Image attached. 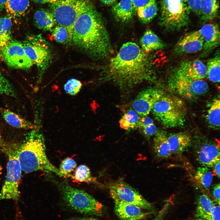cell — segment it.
Here are the masks:
<instances>
[{"label": "cell", "mask_w": 220, "mask_h": 220, "mask_svg": "<svg viewBox=\"0 0 220 220\" xmlns=\"http://www.w3.org/2000/svg\"><path fill=\"white\" fill-rule=\"evenodd\" d=\"M158 10L156 0H152L146 5L139 8L136 12L140 20L146 24L149 23L155 17Z\"/></svg>", "instance_id": "4dcf8cb0"}, {"label": "cell", "mask_w": 220, "mask_h": 220, "mask_svg": "<svg viewBox=\"0 0 220 220\" xmlns=\"http://www.w3.org/2000/svg\"><path fill=\"white\" fill-rule=\"evenodd\" d=\"M142 50L147 53L165 47V44L160 38L150 29H147L140 40Z\"/></svg>", "instance_id": "cb8c5ba5"}, {"label": "cell", "mask_w": 220, "mask_h": 220, "mask_svg": "<svg viewBox=\"0 0 220 220\" xmlns=\"http://www.w3.org/2000/svg\"><path fill=\"white\" fill-rule=\"evenodd\" d=\"M72 177L74 181L78 183H90L95 180V178L91 175L89 168L85 165H80L76 168Z\"/></svg>", "instance_id": "836d02e7"}, {"label": "cell", "mask_w": 220, "mask_h": 220, "mask_svg": "<svg viewBox=\"0 0 220 220\" xmlns=\"http://www.w3.org/2000/svg\"><path fill=\"white\" fill-rule=\"evenodd\" d=\"M72 42L95 58H103L110 53L111 46L108 31L102 17L94 7L77 19L73 27Z\"/></svg>", "instance_id": "7a4b0ae2"}, {"label": "cell", "mask_w": 220, "mask_h": 220, "mask_svg": "<svg viewBox=\"0 0 220 220\" xmlns=\"http://www.w3.org/2000/svg\"><path fill=\"white\" fill-rule=\"evenodd\" d=\"M70 220H99L98 219L93 218H76L71 219Z\"/></svg>", "instance_id": "f907efd6"}, {"label": "cell", "mask_w": 220, "mask_h": 220, "mask_svg": "<svg viewBox=\"0 0 220 220\" xmlns=\"http://www.w3.org/2000/svg\"><path fill=\"white\" fill-rule=\"evenodd\" d=\"M190 11L185 0H161L160 24L168 31H179L189 24Z\"/></svg>", "instance_id": "8992f818"}, {"label": "cell", "mask_w": 220, "mask_h": 220, "mask_svg": "<svg viewBox=\"0 0 220 220\" xmlns=\"http://www.w3.org/2000/svg\"><path fill=\"white\" fill-rule=\"evenodd\" d=\"M34 20L37 28L45 31H51L57 24L53 13L44 9H41L35 12Z\"/></svg>", "instance_id": "7402d4cb"}, {"label": "cell", "mask_w": 220, "mask_h": 220, "mask_svg": "<svg viewBox=\"0 0 220 220\" xmlns=\"http://www.w3.org/2000/svg\"><path fill=\"white\" fill-rule=\"evenodd\" d=\"M109 189L113 199H118L149 211H154L152 204L145 199L135 189L123 181L119 180L112 182L109 185Z\"/></svg>", "instance_id": "30bf717a"}, {"label": "cell", "mask_w": 220, "mask_h": 220, "mask_svg": "<svg viewBox=\"0 0 220 220\" xmlns=\"http://www.w3.org/2000/svg\"><path fill=\"white\" fill-rule=\"evenodd\" d=\"M34 2L40 4L49 3L50 4H53L58 1V0H32Z\"/></svg>", "instance_id": "bcb514c9"}, {"label": "cell", "mask_w": 220, "mask_h": 220, "mask_svg": "<svg viewBox=\"0 0 220 220\" xmlns=\"http://www.w3.org/2000/svg\"><path fill=\"white\" fill-rule=\"evenodd\" d=\"M112 11L117 20L123 22L130 20L135 11L132 0H121L113 5Z\"/></svg>", "instance_id": "ffe728a7"}, {"label": "cell", "mask_w": 220, "mask_h": 220, "mask_svg": "<svg viewBox=\"0 0 220 220\" xmlns=\"http://www.w3.org/2000/svg\"><path fill=\"white\" fill-rule=\"evenodd\" d=\"M6 63L15 68H29L33 64L27 55L23 43L12 40L0 53Z\"/></svg>", "instance_id": "4fadbf2b"}, {"label": "cell", "mask_w": 220, "mask_h": 220, "mask_svg": "<svg viewBox=\"0 0 220 220\" xmlns=\"http://www.w3.org/2000/svg\"><path fill=\"white\" fill-rule=\"evenodd\" d=\"M190 220H220V205L217 204L215 205L210 215L202 218L192 217Z\"/></svg>", "instance_id": "f35d334b"}, {"label": "cell", "mask_w": 220, "mask_h": 220, "mask_svg": "<svg viewBox=\"0 0 220 220\" xmlns=\"http://www.w3.org/2000/svg\"><path fill=\"white\" fill-rule=\"evenodd\" d=\"M220 160L216 162L212 168H213L215 174L219 178H220Z\"/></svg>", "instance_id": "7dc6e473"}, {"label": "cell", "mask_w": 220, "mask_h": 220, "mask_svg": "<svg viewBox=\"0 0 220 220\" xmlns=\"http://www.w3.org/2000/svg\"><path fill=\"white\" fill-rule=\"evenodd\" d=\"M169 85L179 94L188 98L204 94L209 88L207 82L203 79H193L173 73L170 77Z\"/></svg>", "instance_id": "8fae6325"}, {"label": "cell", "mask_w": 220, "mask_h": 220, "mask_svg": "<svg viewBox=\"0 0 220 220\" xmlns=\"http://www.w3.org/2000/svg\"><path fill=\"white\" fill-rule=\"evenodd\" d=\"M141 116L133 108L129 109L120 120V127L125 130L139 128Z\"/></svg>", "instance_id": "f546056e"}, {"label": "cell", "mask_w": 220, "mask_h": 220, "mask_svg": "<svg viewBox=\"0 0 220 220\" xmlns=\"http://www.w3.org/2000/svg\"><path fill=\"white\" fill-rule=\"evenodd\" d=\"M173 73L194 80L203 79L207 76L206 66L199 59L182 62Z\"/></svg>", "instance_id": "2e32d148"}, {"label": "cell", "mask_w": 220, "mask_h": 220, "mask_svg": "<svg viewBox=\"0 0 220 220\" xmlns=\"http://www.w3.org/2000/svg\"><path fill=\"white\" fill-rule=\"evenodd\" d=\"M203 40L198 31L187 33L182 36L174 49L178 55L196 53L203 50Z\"/></svg>", "instance_id": "9a60e30c"}, {"label": "cell", "mask_w": 220, "mask_h": 220, "mask_svg": "<svg viewBox=\"0 0 220 220\" xmlns=\"http://www.w3.org/2000/svg\"><path fill=\"white\" fill-rule=\"evenodd\" d=\"M216 204L206 194L200 195L197 199L196 207L193 217L202 218L210 215Z\"/></svg>", "instance_id": "603a6c76"}, {"label": "cell", "mask_w": 220, "mask_h": 220, "mask_svg": "<svg viewBox=\"0 0 220 220\" xmlns=\"http://www.w3.org/2000/svg\"><path fill=\"white\" fill-rule=\"evenodd\" d=\"M115 202V211L121 220H138L142 219L152 212H145L136 205L128 204L117 198Z\"/></svg>", "instance_id": "e0dca14e"}, {"label": "cell", "mask_w": 220, "mask_h": 220, "mask_svg": "<svg viewBox=\"0 0 220 220\" xmlns=\"http://www.w3.org/2000/svg\"><path fill=\"white\" fill-rule=\"evenodd\" d=\"M77 167L75 161L73 159L68 157L62 161L59 169L62 177L67 178L71 176V174L75 170Z\"/></svg>", "instance_id": "d590c367"}, {"label": "cell", "mask_w": 220, "mask_h": 220, "mask_svg": "<svg viewBox=\"0 0 220 220\" xmlns=\"http://www.w3.org/2000/svg\"><path fill=\"white\" fill-rule=\"evenodd\" d=\"M0 94L15 97L16 94L9 81L0 73Z\"/></svg>", "instance_id": "8d00e7d4"}, {"label": "cell", "mask_w": 220, "mask_h": 220, "mask_svg": "<svg viewBox=\"0 0 220 220\" xmlns=\"http://www.w3.org/2000/svg\"><path fill=\"white\" fill-rule=\"evenodd\" d=\"M6 0H0V12L5 8Z\"/></svg>", "instance_id": "681fc988"}, {"label": "cell", "mask_w": 220, "mask_h": 220, "mask_svg": "<svg viewBox=\"0 0 220 220\" xmlns=\"http://www.w3.org/2000/svg\"><path fill=\"white\" fill-rule=\"evenodd\" d=\"M201 20L204 22L213 20L218 17L219 4L217 0H200Z\"/></svg>", "instance_id": "484cf974"}, {"label": "cell", "mask_w": 220, "mask_h": 220, "mask_svg": "<svg viewBox=\"0 0 220 220\" xmlns=\"http://www.w3.org/2000/svg\"><path fill=\"white\" fill-rule=\"evenodd\" d=\"M190 11L200 16V0H185Z\"/></svg>", "instance_id": "60d3db41"}, {"label": "cell", "mask_w": 220, "mask_h": 220, "mask_svg": "<svg viewBox=\"0 0 220 220\" xmlns=\"http://www.w3.org/2000/svg\"><path fill=\"white\" fill-rule=\"evenodd\" d=\"M60 190L64 201L73 210L83 214L102 215L104 208L102 204L87 193L66 183L61 184Z\"/></svg>", "instance_id": "52a82bcc"}, {"label": "cell", "mask_w": 220, "mask_h": 220, "mask_svg": "<svg viewBox=\"0 0 220 220\" xmlns=\"http://www.w3.org/2000/svg\"><path fill=\"white\" fill-rule=\"evenodd\" d=\"M151 110L155 118L164 127L169 128L183 124L186 108L183 101L178 97L163 95Z\"/></svg>", "instance_id": "277c9868"}, {"label": "cell", "mask_w": 220, "mask_h": 220, "mask_svg": "<svg viewBox=\"0 0 220 220\" xmlns=\"http://www.w3.org/2000/svg\"><path fill=\"white\" fill-rule=\"evenodd\" d=\"M25 52L42 75L51 59L50 50L46 41L39 35L28 37L23 43Z\"/></svg>", "instance_id": "9c48e42d"}, {"label": "cell", "mask_w": 220, "mask_h": 220, "mask_svg": "<svg viewBox=\"0 0 220 220\" xmlns=\"http://www.w3.org/2000/svg\"><path fill=\"white\" fill-rule=\"evenodd\" d=\"M220 59L219 54L209 59L206 65L207 76L208 79L214 82L220 81Z\"/></svg>", "instance_id": "1f68e13d"}, {"label": "cell", "mask_w": 220, "mask_h": 220, "mask_svg": "<svg viewBox=\"0 0 220 220\" xmlns=\"http://www.w3.org/2000/svg\"><path fill=\"white\" fill-rule=\"evenodd\" d=\"M194 144V154L201 166L212 168L220 160V145L218 140L202 139L197 141Z\"/></svg>", "instance_id": "7c38bea8"}, {"label": "cell", "mask_w": 220, "mask_h": 220, "mask_svg": "<svg viewBox=\"0 0 220 220\" xmlns=\"http://www.w3.org/2000/svg\"><path fill=\"white\" fill-rule=\"evenodd\" d=\"M204 42L203 49L205 53L211 51L217 47L220 43V31L218 24L207 23L198 30Z\"/></svg>", "instance_id": "ac0fdd59"}, {"label": "cell", "mask_w": 220, "mask_h": 220, "mask_svg": "<svg viewBox=\"0 0 220 220\" xmlns=\"http://www.w3.org/2000/svg\"><path fill=\"white\" fill-rule=\"evenodd\" d=\"M161 90L149 87L140 92L132 103L133 109L141 117L147 116L156 102L163 95Z\"/></svg>", "instance_id": "5bb4252c"}, {"label": "cell", "mask_w": 220, "mask_h": 220, "mask_svg": "<svg viewBox=\"0 0 220 220\" xmlns=\"http://www.w3.org/2000/svg\"><path fill=\"white\" fill-rule=\"evenodd\" d=\"M1 113L5 120L13 127L25 129H35L31 122L9 109H2Z\"/></svg>", "instance_id": "4316f807"}, {"label": "cell", "mask_w": 220, "mask_h": 220, "mask_svg": "<svg viewBox=\"0 0 220 220\" xmlns=\"http://www.w3.org/2000/svg\"><path fill=\"white\" fill-rule=\"evenodd\" d=\"M155 76L147 53L136 43L128 42L111 59L103 79L125 92L145 82L153 81Z\"/></svg>", "instance_id": "6da1fadb"}, {"label": "cell", "mask_w": 220, "mask_h": 220, "mask_svg": "<svg viewBox=\"0 0 220 220\" xmlns=\"http://www.w3.org/2000/svg\"><path fill=\"white\" fill-rule=\"evenodd\" d=\"M220 102L219 97L215 99L208 109L206 119L212 128L218 129L220 126Z\"/></svg>", "instance_id": "d6a6232c"}, {"label": "cell", "mask_w": 220, "mask_h": 220, "mask_svg": "<svg viewBox=\"0 0 220 220\" xmlns=\"http://www.w3.org/2000/svg\"><path fill=\"white\" fill-rule=\"evenodd\" d=\"M17 152L22 170L24 172L43 170L62 177L59 169L47 157L44 137L39 130L33 129L27 134Z\"/></svg>", "instance_id": "3957f363"}, {"label": "cell", "mask_w": 220, "mask_h": 220, "mask_svg": "<svg viewBox=\"0 0 220 220\" xmlns=\"http://www.w3.org/2000/svg\"><path fill=\"white\" fill-rule=\"evenodd\" d=\"M170 203H166L153 218L148 220H164L170 205Z\"/></svg>", "instance_id": "b9f144b4"}, {"label": "cell", "mask_w": 220, "mask_h": 220, "mask_svg": "<svg viewBox=\"0 0 220 220\" xmlns=\"http://www.w3.org/2000/svg\"><path fill=\"white\" fill-rule=\"evenodd\" d=\"M155 135L153 148L155 156L159 159L168 158L171 154L166 132L157 131Z\"/></svg>", "instance_id": "44dd1931"}, {"label": "cell", "mask_w": 220, "mask_h": 220, "mask_svg": "<svg viewBox=\"0 0 220 220\" xmlns=\"http://www.w3.org/2000/svg\"><path fill=\"white\" fill-rule=\"evenodd\" d=\"M171 154H181L186 151L192 144V138L188 134L183 132L167 135Z\"/></svg>", "instance_id": "d6986e66"}, {"label": "cell", "mask_w": 220, "mask_h": 220, "mask_svg": "<svg viewBox=\"0 0 220 220\" xmlns=\"http://www.w3.org/2000/svg\"><path fill=\"white\" fill-rule=\"evenodd\" d=\"M142 133L148 139L155 135L157 132L156 127L154 123L140 128Z\"/></svg>", "instance_id": "ab89813d"}, {"label": "cell", "mask_w": 220, "mask_h": 220, "mask_svg": "<svg viewBox=\"0 0 220 220\" xmlns=\"http://www.w3.org/2000/svg\"><path fill=\"white\" fill-rule=\"evenodd\" d=\"M29 4V0H6L5 8L8 16L14 18L24 15Z\"/></svg>", "instance_id": "83f0119b"}, {"label": "cell", "mask_w": 220, "mask_h": 220, "mask_svg": "<svg viewBox=\"0 0 220 220\" xmlns=\"http://www.w3.org/2000/svg\"><path fill=\"white\" fill-rule=\"evenodd\" d=\"M54 40L61 43H65L72 42V39L67 28L57 25L51 31Z\"/></svg>", "instance_id": "e575fe53"}, {"label": "cell", "mask_w": 220, "mask_h": 220, "mask_svg": "<svg viewBox=\"0 0 220 220\" xmlns=\"http://www.w3.org/2000/svg\"><path fill=\"white\" fill-rule=\"evenodd\" d=\"M153 123V120L149 117L147 116L142 117L140 119L139 128H140Z\"/></svg>", "instance_id": "f6af8a7d"}, {"label": "cell", "mask_w": 220, "mask_h": 220, "mask_svg": "<svg viewBox=\"0 0 220 220\" xmlns=\"http://www.w3.org/2000/svg\"><path fill=\"white\" fill-rule=\"evenodd\" d=\"M82 85L80 81L75 79H72L68 80L65 84L64 88L67 93L74 96L79 92Z\"/></svg>", "instance_id": "74e56055"}, {"label": "cell", "mask_w": 220, "mask_h": 220, "mask_svg": "<svg viewBox=\"0 0 220 220\" xmlns=\"http://www.w3.org/2000/svg\"><path fill=\"white\" fill-rule=\"evenodd\" d=\"M220 184H215L212 190L211 196L213 200L216 204L220 205Z\"/></svg>", "instance_id": "7bdbcfd3"}, {"label": "cell", "mask_w": 220, "mask_h": 220, "mask_svg": "<svg viewBox=\"0 0 220 220\" xmlns=\"http://www.w3.org/2000/svg\"><path fill=\"white\" fill-rule=\"evenodd\" d=\"M8 152L7 174L0 192V200L6 199L17 200L20 196L19 187L22 169L18 157L17 150H11Z\"/></svg>", "instance_id": "ba28073f"}, {"label": "cell", "mask_w": 220, "mask_h": 220, "mask_svg": "<svg viewBox=\"0 0 220 220\" xmlns=\"http://www.w3.org/2000/svg\"><path fill=\"white\" fill-rule=\"evenodd\" d=\"M12 21L9 16L0 18V53L12 40Z\"/></svg>", "instance_id": "f1b7e54d"}, {"label": "cell", "mask_w": 220, "mask_h": 220, "mask_svg": "<svg viewBox=\"0 0 220 220\" xmlns=\"http://www.w3.org/2000/svg\"><path fill=\"white\" fill-rule=\"evenodd\" d=\"M135 11L136 12L139 8L149 3L152 0H132Z\"/></svg>", "instance_id": "ee69618b"}, {"label": "cell", "mask_w": 220, "mask_h": 220, "mask_svg": "<svg viewBox=\"0 0 220 220\" xmlns=\"http://www.w3.org/2000/svg\"><path fill=\"white\" fill-rule=\"evenodd\" d=\"M213 177V174L210 168L202 166L197 168L194 176V179L198 187L208 196Z\"/></svg>", "instance_id": "d4e9b609"}, {"label": "cell", "mask_w": 220, "mask_h": 220, "mask_svg": "<svg viewBox=\"0 0 220 220\" xmlns=\"http://www.w3.org/2000/svg\"><path fill=\"white\" fill-rule=\"evenodd\" d=\"M50 5L57 24L67 28L72 39L74 26L77 19L94 7L92 0H58Z\"/></svg>", "instance_id": "5b68a950"}, {"label": "cell", "mask_w": 220, "mask_h": 220, "mask_svg": "<svg viewBox=\"0 0 220 220\" xmlns=\"http://www.w3.org/2000/svg\"><path fill=\"white\" fill-rule=\"evenodd\" d=\"M100 1L102 3L105 5L111 6L115 4L117 0H100Z\"/></svg>", "instance_id": "c3c4849f"}]
</instances>
